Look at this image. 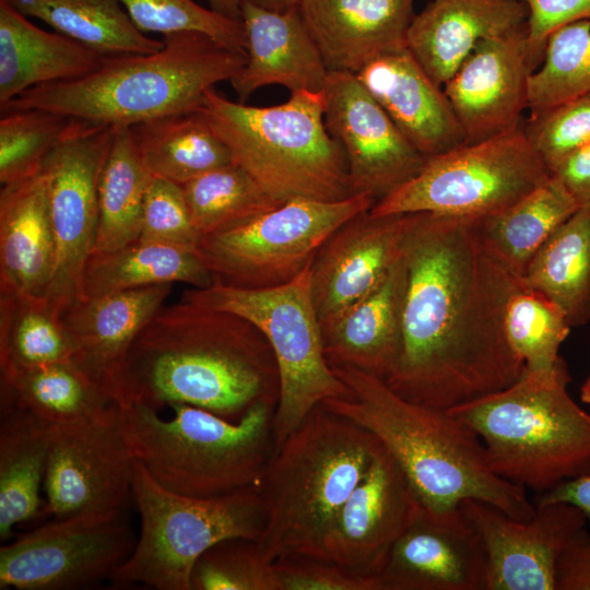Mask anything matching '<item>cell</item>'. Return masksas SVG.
I'll return each instance as SVG.
<instances>
[{"label":"cell","mask_w":590,"mask_h":590,"mask_svg":"<svg viewBox=\"0 0 590 590\" xmlns=\"http://www.w3.org/2000/svg\"><path fill=\"white\" fill-rule=\"evenodd\" d=\"M399 361L385 380L403 398L449 410L524 373L505 332L518 279L484 248L473 219L420 212L404 248Z\"/></svg>","instance_id":"6da1fadb"},{"label":"cell","mask_w":590,"mask_h":590,"mask_svg":"<svg viewBox=\"0 0 590 590\" xmlns=\"http://www.w3.org/2000/svg\"><path fill=\"white\" fill-rule=\"evenodd\" d=\"M273 351L247 319L180 299L163 306L131 344L118 375V405L155 411L190 404L238 421L258 403L276 408Z\"/></svg>","instance_id":"7a4b0ae2"},{"label":"cell","mask_w":590,"mask_h":590,"mask_svg":"<svg viewBox=\"0 0 590 590\" xmlns=\"http://www.w3.org/2000/svg\"><path fill=\"white\" fill-rule=\"evenodd\" d=\"M352 397L321 405L371 433L397 461L423 508L440 514L465 499L489 504L517 520L535 512L527 489L497 475L477 434L441 410L412 402L381 378L332 366Z\"/></svg>","instance_id":"3957f363"},{"label":"cell","mask_w":590,"mask_h":590,"mask_svg":"<svg viewBox=\"0 0 590 590\" xmlns=\"http://www.w3.org/2000/svg\"><path fill=\"white\" fill-rule=\"evenodd\" d=\"M380 441L367 429L317 405L272 452L260 492L264 526L255 546L267 563L324 560V542ZM326 562V560H324Z\"/></svg>","instance_id":"277c9868"},{"label":"cell","mask_w":590,"mask_h":590,"mask_svg":"<svg viewBox=\"0 0 590 590\" xmlns=\"http://www.w3.org/2000/svg\"><path fill=\"white\" fill-rule=\"evenodd\" d=\"M153 54L106 57L76 80L30 88L0 107L1 113L38 108L115 127L189 113L206 92L231 81L246 54L227 49L199 32L164 35Z\"/></svg>","instance_id":"5b68a950"},{"label":"cell","mask_w":590,"mask_h":590,"mask_svg":"<svg viewBox=\"0 0 590 590\" xmlns=\"http://www.w3.org/2000/svg\"><path fill=\"white\" fill-rule=\"evenodd\" d=\"M570 380L563 361L447 411L477 434L497 475L538 495L590 472V413Z\"/></svg>","instance_id":"8992f818"},{"label":"cell","mask_w":590,"mask_h":590,"mask_svg":"<svg viewBox=\"0 0 590 590\" xmlns=\"http://www.w3.org/2000/svg\"><path fill=\"white\" fill-rule=\"evenodd\" d=\"M174 416L140 404L118 405L133 460L161 486L192 497L259 488L273 451L275 408L258 403L238 421L190 404L169 405Z\"/></svg>","instance_id":"52a82bcc"},{"label":"cell","mask_w":590,"mask_h":590,"mask_svg":"<svg viewBox=\"0 0 590 590\" xmlns=\"http://www.w3.org/2000/svg\"><path fill=\"white\" fill-rule=\"evenodd\" d=\"M196 110L227 146L233 163L278 202L353 196L345 153L324 125L322 92H294L282 104L257 107L213 87Z\"/></svg>","instance_id":"ba28073f"},{"label":"cell","mask_w":590,"mask_h":590,"mask_svg":"<svg viewBox=\"0 0 590 590\" xmlns=\"http://www.w3.org/2000/svg\"><path fill=\"white\" fill-rule=\"evenodd\" d=\"M133 469L141 531L129 557L110 576L116 583L191 590L193 566L208 550L226 540L259 539L266 516L259 488L192 497L161 486L135 460Z\"/></svg>","instance_id":"9c48e42d"},{"label":"cell","mask_w":590,"mask_h":590,"mask_svg":"<svg viewBox=\"0 0 590 590\" xmlns=\"http://www.w3.org/2000/svg\"><path fill=\"white\" fill-rule=\"evenodd\" d=\"M311 262L293 280L279 286L241 288L212 281L205 287L186 291L181 297L236 314L257 327L268 340L280 375V396L273 415V451L324 400L352 397L324 356L321 326L311 294Z\"/></svg>","instance_id":"30bf717a"},{"label":"cell","mask_w":590,"mask_h":590,"mask_svg":"<svg viewBox=\"0 0 590 590\" xmlns=\"http://www.w3.org/2000/svg\"><path fill=\"white\" fill-rule=\"evenodd\" d=\"M522 123L507 132L463 143L426 160L421 172L377 201L373 215L427 212L479 219L510 206L550 178Z\"/></svg>","instance_id":"8fae6325"},{"label":"cell","mask_w":590,"mask_h":590,"mask_svg":"<svg viewBox=\"0 0 590 590\" xmlns=\"http://www.w3.org/2000/svg\"><path fill=\"white\" fill-rule=\"evenodd\" d=\"M375 203L369 194L339 201L291 200L201 236L194 252L213 281L241 288L279 286L298 275L341 225Z\"/></svg>","instance_id":"7c38bea8"},{"label":"cell","mask_w":590,"mask_h":590,"mask_svg":"<svg viewBox=\"0 0 590 590\" xmlns=\"http://www.w3.org/2000/svg\"><path fill=\"white\" fill-rule=\"evenodd\" d=\"M117 128L72 118L42 167L56 241L45 298L59 316L80 298L82 272L97 234L99 177Z\"/></svg>","instance_id":"4fadbf2b"},{"label":"cell","mask_w":590,"mask_h":590,"mask_svg":"<svg viewBox=\"0 0 590 590\" xmlns=\"http://www.w3.org/2000/svg\"><path fill=\"white\" fill-rule=\"evenodd\" d=\"M48 430L47 511L55 519L121 515L132 495L134 460L120 429L118 404Z\"/></svg>","instance_id":"5bb4252c"},{"label":"cell","mask_w":590,"mask_h":590,"mask_svg":"<svg viewBox=\"0 0 590 590\" xmlns=\"http://www.w3.org/2000/svg\"><path fill=\"white\" fill-rule=\"evenodd\" d=\"M134 545L121 515L55 519L0 547V589L82 588L110 578Z\"/></svg>","instance_id":"9a60e30c"},{"label":"cell","mask_w":590,"mask_h":590,"mask_svg":"<svg viewBox=\"0 0 590 590\" xmlns=\"http://www.w3.org/2000/svg\"><path fill=\"white\" fill-rule=\"evenodd\" d=\"M460 507L484 547L485 590H556L560 557L588 529L583 514L565 503L535 506L528 520L476 499Z\"/></svg>","instance_id":"2e32d148"},{"label":"cell","mask_w":590,"mask_h":590,"mask_svg":"<svg viewBox=\"0 0 590 590\" xmlns=\"http://www.w3.org/2000/svg\"><path fill=\"white\" fill-rule=\"evenodd\" d=\"M322 95L324 125L343 148L353 194H369L377 202L424 167L427 158L355 74L329 72Z\"/></svg>","instance_id":"e0dca14e"},{"label":"cell","mask_w":590,"mask_h":590,"mask_svg":"<svg viewBox=\"0 0 590 590\" xmlns=\"http://www.w3.org/2000/svg\"><path fill=\"white\" fill-rule=\"evenodd\" d=\"M422 510L405 474L380 444L333 521L324 542V560L357 575L378 577L391 548Z\"/></svg>","instance_id":"ac0fdd59"},{"label":"cell","mask_w":590,"mask_h":590,"mask_svg":"<svg viewBox=\"0 0 590 590\" xmlns=\"http://www.w3.org/2000/svg\"><path fill=\"white\" fill-rule=\"evenodd\" d=\"M418 213L363 212L341 225L310 267L311 294L321 331L363 298L402 258Z\"/></svg>","instance_id":"d6986e66"},{"label":"cell","mask_w":590,"mask_h":590,"mask_svg":"<svg viewBox=\"0 0 590 590\" xmlns=\"http://www.w3.org/2000/svg\"><path fill=\"white\" fill-rule=\"evenodd\" d=\"M532 73L527 28L475 46L444 84L465 143L498 135L523 122Z\"/></svg>","instance_id":"ffe728a7"},{"label":"cell","mask_w":590,"mask_h":590,"mask_svg":"<svg viewBox=\"0 0 590 590\" xmlns=\"http://www.w3.org/2000/svg\"><path fill=\"white\" fill-rule=\"evenodd\" d=\"M486 559L461 507L424 508L399 538L378 575L382 590H485Z\"/></svg>","instance_id":"44dd1931"},{"label":"cell","mask_w":590,"mask_h":590,"mask_svg":"<svg viewBox=\"0 0 590 590\" xmlns=\"http://www.w3.org/2000/svg\"><path fill=\"white\" fill-rule=\"evenodd\" d=\"M355 75L426 158L465 143L444 88L408 47L375 59Z\"/></svg>","instance_id":"7402d4cb"},{"label":"cell","mask_w":590,"mask_h":590,"mask_svg":"<svg viewBox=\"0 0 590 590\" xmlns=\"http://www.w3.org/2000/svg\"><path fill=\"white\" fill-rule=\"evenodd\" d=\"M246 62L229 81L238 102L258 88L281 85L291 93L322 92L329 71L299 9L274 11L241 0Z\"/></svg>","instance_id":"603a6c76"},{"label":"cell","mask_w":590,"mask_h":590,"mask_svg":"<svg viewBox=\"0 0 590 590\" xmlns=\"http://www.w3.org/2000/svg\"><path fill=\"white\" fill-rule=\"evenodd\" d=\"M414 0H304L300 15L329 72L356 74L406 47Z\"/></svg>","instance_id":"cb8c5ba5"},{"label":"cell","mask_w":590,"mask_h":590,"mask_svg":"<svg viewBox=\"0 0 590 590\" xmlns=\"http://www.w3.org/2000/svg\"><path fill=\"white\" fill-rule=\"evenodd\" d=\"M170 292L172 284L151 285L79 298L62 311L61 320L74 345L72 362L113 399L131 344Z\"/></svg>","instance_id":"d4e9b609"},{"label":"cell","mask_w":590,"mask_h":590,"mask_svg":"<svg viewBox=\"0 0 590 590\" xmlns=\"http://www.w3.org/2000/svg\"><path fill=\"white\" fill-rule=\"evenodd\" d=\"M527 22L521 0H433L415 14L406 47L444 85L480 42L520 32Z\"/></svg>","instance_id":"484cf974"},{"label":"cell","mask_w":590,"mask_h":590,"mask_svg":"<svg viewBox=\"0 0 590 590\" xmlns=\"http://www.w3.org/2000/svg\"><path fill=\"white\" fill-rule=\"evenodd\" d=\"M56 262L48 191L40 170L0 190V294L45 297Z\"/></svg>","instance_id":"4316f807"},{"label":"cell","mask_w":590,"mask_h":590,"mask_svg":"<svg viewBox=\"0 0 590 590\" xmlns=\"http://www.w3.org/2000/svg\"><path fill=\"white\" fill-rule=\"evenodd\" d=\"M406 279L402 256L376 287L322 331L330 366H352L384 380L390 376L402 347Z\"/></svg>","instance_id":"83f0119b"},{"label":"cell","mask_w":590,"mask_h":590,"mask_svg":"<svg viewBox=\"0 0 590 590\" xmlns=\"http://www.w3.org/2000/svg\"><path fill=\"white\" fill-rule=\"evenodd\" d=\"M106 57L58 32H47L0 0V107L25 91L76 80Z\"/></svg>","instance_id":"f1b7e54d"},{"label":"cell","mask_w":590,"mask_h":590,"mask_svg":"<svg viewBox=\"0 0 590 590\" xmlns=\"http://www.w3.org/2000/svg\"><path fill=\"white\" fill-rule=\"evenodd\" d=\"M579 206L566 188L550 176L505 210L473 219V227L486 251L521 279L540 247Z\"/></svg>","instance_id":"f546056e"},{"label":"cell","mask_w":590,"mask_h":590,"mask_svg":"<svg viewBox=\"0 0 590 590\" xmlns=\"http://www.w3.org/2000/svg\"><path fill=\"white\" fill-rule=\"evenodd\" d=\"M212 281L194 251L138 238L111 251L91 253L82 272L80 298L175 282L202 288Z\"/></svg>","instance_id":"4dcf8cb0"},{"label":"cell","mask_w":590,"mask_h":590,"mask_svg":"<svg viewBox=\"0 0 590 590\" xmlns=\"http://www.w3.org/2000/svg\"><path fill=\"white\" fill-rule=\"evenodd\" d=\"M49 430L16 405L1 401L0 540L37 517L47 506L40 499L48 458Z\"/></svg>","instance_id":"1f68e13d"},{"label":"cell","mask_w":590,"mask_h":590,"mask_svg":"<svg viewBox=\"0 0 590 590\" xmlns=\"http://www.w3.org/2000/svg\"><path fill=\"white\" fill-rule=\"evenodd\" d=\"M1 401L48 428L93 418L117 404L72 361L1 374Z\"/></svg>","instance_id":"d6a6232c"},{"label":"cell","mask_w":590,"mask_h":590,"mask_svg":"<svg viewBox=\"0 0 590 590\" xmlns=\"http://www.w3.org/2000/svg\"><path fill=\"white\" fill-rule=\"evenodd\" d=\"M521 280L558 306L571 327L590 321V203L551 234Z\"/></svg>","instance_id":"836d02e7"},{"label":"cell","mask_w":590,"mask_h":590,"mask_svg":"<svg viewBox=\"0 0 590 590\" xmlns=\"http://www.w3.org/2000/svg\"><path fill=\"white\" fill-rule=\"evenodd\" d=\"M129 128L153 176L182 185L233 163L227 146L197 110L158 117Z\"/></svg>","instance_id":"e575fe53"},{"label":"cell","mask_w":590,"mask_h":590,"mask_svg":"<svg viewBox=\"0 0 590 590\" xmlns=\"http://www.w3.org/2000/svg\"><path fill=\"white\" fill-rule=\"evenodd\" d=\"M27 17L38 19L104 57L146 55L164 42L140 31L118 0H8Z\"/></svg>","instance_id":"d590c367"},{"label":"cell","mask_w":590,"mask_h":590,"mask_svg":"<svg viewBox=\"0 0 590 590\" xmlns=\"http://www.w3.org/2000/svg\"><path fill=\"white\" fill-rule=\"evenodd\" d=\"M152 176L130 128H117L98 182V224L93 252L111 251L139 238L143 201Z\"/></svg>","instance_id":"8d00e7d4"},{"label":"cell","mask_w":590,"mask_h":590,"mask_svg":"<svg viewBox=\"0 0 590 590\" xmlns=\"http://www.w3.org/2000/svg\"><path fill=\"white\" fill-rule=\"evenodd\" d=\"M73 342L45 297L0 294L1 374L69 362Z\"/></svg>","instance_id":"74e56055"},{"label":"cell","mask_w":590,"mask_h":590,"mask_svg":"<svg viewBox=\"0 0 590 590\" xmlns=\"http://www.w3.org/2000/svg\"><path fill=\"white\" fill-rule=\"evenodd\" d=\"M181 187L200 237L236 226L283 204L235 163L205 173Z\"/></svg>","instance_id":"f35d334b"},{"label":"cell","mask_w":590,"mask_h":590,"mask_svg":"<svg viewBox=\"0 0 590 590\" xmlns=\"http://www.w3.org/2000/svg\"><path fill=\"white\" fill-rule=\"evenodd\" d=\"M505 332L530 371L554 369L564 359L559 349L570 333L566 316L551 299L518 279L505 307Z\"/></svg>","instance_id":"ab89813d"},{"label":"cell","mask_w":590,"mask_h":590,"mask_svg":"<svg viewBox=\"0 0 590 590\" xmlns=\"http://www.w3.org/2000/svg\"><path fill=\"white\" fill-rule=\"evenodd\" d=\"M590 92V21L554 31L540 67L529 79L530 115Z\"/></svg>","instance_id":"60d3db41"},{"label":"cell","mask_w":590,"mask_h":590,"mask_svg":"<svg viewBox=\"0 0 590 590\" xmlns=\"http://www.w3.org/2000/svg\"><path fill=\"white\" fill-rule=\"evenodd\" d=\"M72 118L28 108L1 113L0 184H14L40 173Z\"/></svg>","instance_id":"b9f144b4"},{"label":"cell","mask_w":590,"mask_h":590,"mask_svg":"<svg viewBox=\"0 0 590 590\" xmlns=\"http://www.w3.org/2000/svg\"><path fill=\"white\" fill-rule=\"evenodd\" d=\"M135 26L143 33L164 35L199 32L221 46L246 54L241 20L225 16L194 0H118Z\"/></svg>","instance_id":"7bdbcfd3"},{"label":"cell","mask_w":590,"mask_h":590,"mask_svg":"<svg viewBox=\"0 0 590 590\" xmlns=\"http://www.w3.org/2000/svg\"><path fill=\"white\" fill-rule=\"evenodd\" d=\"M191 590H278L272 563L255 542L232 539L208 550L194 564Z\"/></svg>","instance_id":"ee69618b"},{"label":"cell","mask_w":590,"mask_h":590,"mask_svg":"<svg viewBox=\"0 0 590 590\" xmlns=\"http://www.w3.org/2000/svg\"><path fill=\"white\" fill-rule=\"evenodd\" d=\"M522 127L551 173L564 158L590 143V92L530 115Z\"/></svg>","instance_id":"f6af8a7d"},{"label":"cell","mask_w":590,"mask_h":590,"mask_svg":"<svg viewBox=\"0 0 590 590\" xmlns=\"http://www.w3.org/2000/svg\"><path fill=\"white\" fill-rule=\"evenodd\" d=\"M139 239L175 245L194 251V228L181 185L152 176L145 192Z\"/></svg>","instance_id":"bcb514c9"},{"label":"cell","mask_w":590,"mask_h":590,"mask_svg":"<svg viewBox=\"0 0 590 590\" xmlns=\"http://www.w3.org/2000/svg\"><path fill=\"white\" fill-rule=\"evenodd\" d=\"M278 590H382L377 576H362L329 562L286 558L272 563Z\"/></svg>","instance_id":"7dc6e473"},{"label":"cell","mask_w":590,"mask_h":590,"mask_svg":"<svg viewBox=\"0 0 590 590\" xmlns=\"http://www.w3.org/2000/svg\"><path fill=\"white\" fill-rule=\"evenodd\" d=\"M528 8L527 46L533 72L540 67L548 36L580 20L590 21V0H521Z\"/></svg>","instance_id":"c3c4849f"},{"label":"cell","mask_w":590,"mask_h":590,"mask_svg":"<svg viewBox=\"0 0 590 590\" xmlns=\"http://www.w3.org/2000/svg\"><path fill=\"white\" fill-rule=\"evenodd\" d=\"M556 590H590V533L579 536L557 566Z\"/></svg>","instance_id":"681fc988"},{"label":"cell","mask_w":590,"mask_h":590,"mask_svg":"<svg viewBox=\"0 0 590 590\" xmlns=\"http://www.w3.org/2000/svg\"><path fill=\"white\" fill-rule=\"evenodd\" d=\"M550 174L579 205L590 203V143L564 158Z\"/></svg>","instance_id":"f907efd6"},{"label":"cell","mask_w":590,"mask_h":590,"mask_svg":"<svg viewBox=\"0 0 590 590\" xmlns=\"http://www.w3.org/2000/svg\"><path fill=\"white\" fill-rule=\"evenodd\" d=\"M534 506L565 503L578 508L587 519L590 532V472L570 479L554 488L535 495Z\"/></svg>","instance_id":"816d5d0a"},{"label":"cell","mask_w":590,"mask_h":590,"mask_svg":"<svg viewBox=\"0 0 590 590\" xmlns=\"http://www.w3.org/2000/svg\"><path fill=\"white\" fill-rule=\"evenodd\" d=\"M210 9L225 16L240 20L241 0H206Z\"/></svg>","instance_id":"f5cc1de1"},{"label":"cell","mask_w":590,"mask_h":590,"mask_svg":"<svg viewBox=\"0 0 590 590\" xmlns=\"http://www.w3.org/2000/svg\"><path fill=\"white\" fill-rule=\"evenodd\" d=\"M260 7L274 11H290L299 9L304 0H249Z\"/></svg>","instance_id":"db71d44e"},{"label":"cell","mask_w":590,"mask_h":590,"mask_svg":"<svg viewBox=\"0 0 590 590\" xmlns=\"http://www.w3.org/2000/svg\"><path fill=\"white\" fill-rule=\"evenodd\" d=\"M580 399L583 403L590 405V375L588 378L583 381L581 388H580Z\"/></svg>","instance_id":"11a10c76"}]
</instances>
